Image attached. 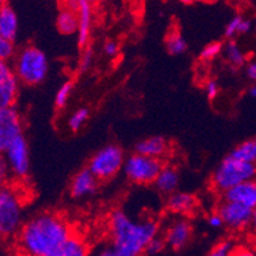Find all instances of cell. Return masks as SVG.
<instances>
[{
    "label": "cell",
    "mask_w": 256,
    "mask_h": 256,
    "mask_svg": "<svg viewBox=\"0 0 256 256\" xmlns=\"http://www.w3.org/2000/svg\"><path fill=\"white\" fill-rule=\"evenodd\" d=\"M70 237V228L62 217L50 213L37 214L18 232V252L22 256L50 255Z\"/></svg>",
    "instance_id": "obj_1"
},
{
    "label": "cell",
    "mask_w": 256,
    "mask_h": 256,
    "mask_svg": "<svg viewBox=\"0 0 256 256\" xmlns=\"http://www.w3.org/2000/svg\"><path fill=\"white\" fill-rule=\"evenodd\" d=\"M158 230L154 220L136 222L122 210H114L110 216L111 246L118 256H143Z\"/></svg>",
    "instance_id": "obj_2"
},
{
    "label": "cell",
    "mask_w": 256,
    "mask_h": 256,
    "mask_svg": "<svg viewBox=\"0 0 256 256\" xmlns=\"http://www.w3.org/2000/svg\"><path fill=\"white\" fill-rule=\"evenodd\" d=\"M256 176V166L232 157L231 154L218 164L212 174L213 188L224 194L230 188L246 181L254 180Z\"/></svg>",
    "instance_id": "obj_3"
},
{
    "label": "cell",
    "mask_w": 256,
    "mask_h": 256,
    "mask_svg": "<svg viewBox=\"0 0 256 256\" xmlns=\"http://www.w3.org/2000/svg\"><path fill=\"white\" fill-rule=\"evenodd\" d=\"M48 72V58L40 48L34 46H27L17 54L14 62V73L24 84H40L45 80Z\"/></svg>",
    "instance_id": "obj_4"
},
{
    "label": "cell",
    "mask_w": 256,
    "mask_h": 256,
    "mask_svg": "<svg viewBox=\"0 0 256 256\" xmlns=\"http://www.w3.org/2000/svg\"><path fill=\"white\" fill-rule=\"evenodd\" d=\"M125 160L124 152L120 146L108 144L90 158L88 168L97 180H108L124 167Z\"/></svg>",
    "instance_id": "obj_5"
},
{
    "label": "cell",
    "mask_w": 256,
    "mask_h": 256,
    "mask_svg": "<svg viewBox=\"0 0 256 256\" xmlns=\"http://www.w3.org/2000/svg\"><path fill=\"white\" fill-rule=\"evenodd\" d=\"M160 160L146 157L136 153L126 158L124 164V172L132 182L150 184L157 180L158 174L164 168Z\"/></svg>",
    "instance_id": "obj_6"
},
{
    "label": "cell",
    "mask_w": 256,
    "mask_h": 256,
    "mask_svg": "<svg viewBox=\"0 0 256 256\" xmlns=\"http://www.w3.org/2000/svg\"><path fill=\"white\" fill-rule=\"evenodd\" d=\"M22 223V206L17 195L9 188L0 192V231L6 236L16 234Z\"/></svg>",
    "instance_id": "obj_7"
},
{
    "label": "cell",
    "mask_w": 256,
    "mask_h": 256,
    "mask_svg": "<svg viewBox=\"0 0 256 256\" xmlns=\"http://www.w3.org/2000/svg\"><path fill=\"white\" fill-rule=\"evenodd\" d=\"M6 164L17 178H24L30 171V150L27 140L23 136L8 144L3 150Z\"/></svg>",
    "instance_id": "obj_8"
},
{
    "label": "cell",
    "mask_w": 256,
    "mask_h": 256,
    "mask_svg": "<svg viewBox=\"0 0 256 256\" xmlns=\"http://www.w3.org/2000/svg\"><path fill=\"white\" fill-rule=\"evenodd\" d=\"M217 213L222 217L223 223L228 228L242 230V228H246L251 224L254 209L248 208L242 204L234 203V202L223 200Z\"/></svg>",
    "instance_id": "obj_9"
},
{
    "label": "cell",
    "mask_w": 256,
    "mask_h": 256,
    "mask_svg": "<svg viewBox=\"0 0 256 256\" xmlns=\"http://www.w3.org/2000/svg\"><path fill=\"white\" fill-rule=\"evenodd\" d=\"M20 136H23L22 122L18 111L14 107L0 108V150H6L9 143Z\"/></svg>",
    "instance_id": "obj_10"
},
{
    "label": "cell",
    "mask_w": 256,
    "mask_h": 256,
    "mask_svg": "<svg viewBox=\"0 0 256 256\" xmlns=\"http://www.w3.org/2000/svg\"><path fill=\"white\" fill-rule=\"evenodd\" d=\"M18 80L14 70L6 62H0V108L13 107L18 94Z\"/></svg>",
    "instance_id": "obj_11"
},
{
    "label": "cell",
    "mask_w": 256,
    "mask_h": 256,
    "mask_svg": "<svg viewBox=\"0 0 256 256\" xmlns=\"http://www.w3.org/2000/svg\"><path fill=\"white\" fill-rule=\"evenodd\" d=\"M192 234V224L186 220H176L170 224L168 230L166 231L164 241L170 248L174 250H181L188 244Z\"/></svg>",
    "instance_id": "obj_12"
},
{
    "label": "cell",
    "mask_w": 256,
    "mask_h": 256,
    "mask_svg": "<svg viewBox=\"0 0 256 256\" xmlns=\"http://www.w3.org/2000/svg\"><path fill=\"white\" fill-rule=\"evenodd\" d=\"M224 200L242 204L250 209L256 208V180L246 181L226 192Z\"/></svg>",
    "instance_id": "obj_13"
},
{
    "label": "cell",
    "mask_w": 256,
    "mask_h": 256,
    "mask_svg": "<svg viewBox=\"0 0 256 256\" xmlns=\"http://www.w3.org/2000/svg\"><path fill=\"white\" fill-rule=\"evenodd\" d=\"M96 176L90 171V168H83L74 176L70 184V195L73 198H84L92 195L97 188Z\"/></svg>",
    "instance_id": "obj_14"
},
{
    "label": "cell",
    "mask_w": 256,
    "mask_h": 256,
    "mask_svg": "<svg viewBox=\"0 0 256 256\" xmlns=\"http://www.w3.org/2000/svg\"><path fill=\"white\" fill-rule=\"evenodd\" d=\"M167 152H168V143L164 136H150L140 140L136 146V153L157 160L164 157Z\"/></svg>",
    "instance_id": "obj_15"
},
{
    "label": "cell",
    "mask_w": 256,
    "mask_h": 256,
    "mask_svg": "<svg viewBox=\"0 0 256 256\" xmlns=\"http://www.w3.org/2000/svg\"><path fill=\"white\" fill-rule=\"evenodd\" d=\"M18 32V17L9 4H2L0 9V37L13 41Z\"/></svg>",
    "instance_id": "obj_16"
},
{
    "label": "cell",
    "mask_w": 256,
    "mask_h": 256,
    "mask_svg": "<svg viewBox=\"0 0 256 256\" xmlns=\"http://www.w3.org/2000/svg\"><path fill=\"white\" fill-rule=\"evenodd\" d=\"M78 18V45L80 48H84L90 40V23H92V4L87 0H79Z\"/></svg>",
    "instance_id": "obj_17"
},
{
    "label": "cell",
    "mask_w": 256,
    "mask_h": 256,
    "mask_svg": "<svg viewBox=\"0 0 256 256\" xmlns=\"http://www.w3.org/2000/svg\"><path fill=\"white\" fill-rule=\"evenodd\" d=\"M178 182H180V176L178 170L171 166H164L158 174L157 180L154 181V185L160 192L171 195L176 192Z\"/></svg>",
    "instance_id": "obj_18"
},
{
    "label": "cell",
    "mask_w": 256,
    "mask_h": 256,
    "mask_svg": "<svg viewBox=\"0 0 256 256\" xmlns=\"http://www.w3.org/2000/svg\"><path fill=\"white\" fill-rule=\"evenodd\" d=\"M196 204L194 195L184 192H176L174 194L168 195L166 202V206L172 213H188L192 210V208Z\"/></svg>",
    "instance_id": "obj_19"
},
{
    "label": "cell",
    "mask_w": 256,
    "mask_h": 256,
    "mask_svg": "<svg viewBox=\"0 0 256 256\" xmlns=\"http://www.w3.org/2000/svg\"><path fill=\"white\" fill-rule=\"evenodd\" d=\"M46 256H90V251L82 238L72 236L56 251Z\"/></svg>",
    "instance_id": "obj_20"
},
{
    "label": "cell",
    "mask_w": 256,
    "mask_h": 256,
    "mask_svg": "<svg viewBox=\"0 0 256 256\" xmlns=\"http://www.w3.org/2000/svg\"><path fill=\"white\" fill-rule=\"evenodd\" d=\"M56 27L60 34H73L78 32L79 28V18L76 12L70 10L68 8H62L59 12L56 18Z\"/></svg>",
    "instance_id": "obj_21"
},
{
    "label": "cell",
    "mask_w": 256,
    "mask_h": 256,
    "mask_svg": "<svg viewBox=\"0 0 256 256\" xmlns=\"http://www.w3.org/2000/svg\"><path fill=\"white\" fill-rule=\"evenodd\" d=\"M232 157L237 158L240 160L252 164L256 166V138L246 140L237 146L231 152Z\"/></svg>",
    "instance_id": "obj_22"
},
{
    "label": "cell",
    "mask_w": 256,
    "mask_h": 256,
    "mask_svg": "<svg viewBox=\"0 0 256 256\" xmlns=\"http://www.w3.org/2000/svg\"><path fill=\"white\" fill-rule=\"evenodd\" d=\"M166 48L171 55H181L188 48V44L180 32L172 31L166 38Z\"/></svg>",
    "instance_id": "obj_23"
},
{
    "label": "cell",
    "mask_w": 256,
    "mask_h": 256,
    "mask_svg": "<svg viewBox=\"0 0 256 256\" xmlns=\"http://www.w3.org/2000/svg\"><path fill=\"white\" fill-rule=\"evenodd\" d=\"M224 54L226 59H227L230 64L234 65V66H242V65L245 64L246 55L234 41H230L227 44L224 48Z\"/></svg>",
    "instance_id": "obj_24"
},
{
    "label": "cell",
    "mask_w": 256,
    "mask_h": 256,
    "mask_svg": "<svg viewBox=\"0 0 256 256\" xmlns=\"http://www.w3.org/2000/svg\"><path fill=\"white\" fill-rule=\"evenodd\" d=\"M88 118H90V111H88V108H79L68 120V126L70 128L72 132H78L86 124V121L88 120Z\"/></svg>",
    "instance_id": "obj_25"
},
{
    "label": "cell",
    "mask_w": 256,
    "mask_h": 256,
    "mask_svg": "<svg viewBox=\"0 0 256 256\" xmlns=\"http://www.w3.org/2000/svg\"><path fill=\"white\" fill-rule=\"evenodd\" d=\"M72 90H73V82H70V80L65 82L56 92V96H55V106L62 108V107H64L65 104H68Z\"/></svg>",
    "instance_id": "obj_26"
},
{
    "label": "cell",
    "mask_w": 256,
    "mask_h": 256,
    "mask_svg": "<svg viewBox=\"0 0 256 256\" xmlns=\"http://www.w3.org/2000/svg\"><path fill=\"white\" fill-rule=\"evenodd\" d=\"M222 52V44L220 42H212L206 45L200 52V59L203 60H213Z\"/></svg>",
    "instance_id": "obj_27"
},
{
    "label": "cell",
    "mask_w": 256,
    "mask_h": 256,
    "mask_svg": "<svg viewBox=\"0 0 256 256\" xmlns=\"http://www.w3.org/2000/svg\"><path fill=\"white\" fill-rule=\"evenodd\" d=\"M234 248V245L232 241H222L208 254V256H231Z\"/></svg>",
    "instance_id": "obj_28"
},
{
    "label": "cell",
    "mask_w": 256,
    "mask_h": 256,
    "mask_svg": "<svg viewBox=\"0 0 256 256\" xmlns=\"http://www.w3.org/2000/svg\"><path fill=\"white\" fill-rule=\"evenodd\" d=\"M14 55V45L13 41L0 38V59L2 62H6Z\"/></svg>",
    "instance_id": "obj_29"
},
{
    "label": "cell",
    "mask_w": 256,
    "mask_h": 256,
    "mask_svg": "<svg viewBox=\"0 0 256 256\" xmlns=\"http://www.w3.org/2000/svg\"><path fill=\"white\" fill-rule=\"evenodd\" d=\"M242 20H244V17H241V16H236V17L232 18V20L228 22V24L226 26L224 36L228 37V38H232L234 34H238L240 24H241Z\"/></svg>",
    "instance_id": "obj_30"
},
{
    "label": "cell",
    "mask_w": 256,
    "mask_h": 256,
    "mask_svg": "<svg viewBox=\"0 0 256 256\" xmlns=\"http://www.w3.org/2000/svg\"><path fill=\"white\" fill-rule=\"evenodd\" d=\"M166 245L167 244L166 241H164V238H160V236L154 237V238L150 241V245H148V248H146V255H157V254H160V251L164 250Z\"/></svg>",
    "instance_id": "obj_31"
},
{
    "label": "cell",
    "mask_w": 256,
    "mask_h": 256,
    "mask_svg": "<svg viewBox=\"0 0 256 256\" xmlns=\"http://www.w3.org/2000/svg\"><path fill=\"white\" fill-rule=\"evenodd\" d=\"M93 62V50L90 48H86L82 54L80 62H79V72H87Z\"/></svg>",
    "instance_id": "obj_32"
},
{
    "label": "cell",
    "mask_w": 256,
    "mask_h": 256,
    "mask_svg": "<svg viewBox=\"0 0 256 256\" xmlns=\"http://www.w3.org/2000/svg\"><path fill=\"white\" fill-rule=\"evenodd\" d=\"M231 256H256V254L255 251L251 250L250 248H246V246H234Z\"/></svg>",
    "instance_id": "obj_33"
},
{
    "label": "cell",
    "mask_w": 256,
    "mask_h": 256,
    "mask_svg": "<svg viewBox=\"0 0 256 256\" xmlns=\"http://www.w3.org/2000/svg\"><path fill=\"white\" fill-rule=\"evenodd\" d=\"M206 92L208 98L214 100L217 97L218 92H220V87H218L217 82H214V80H209L206 86Z\"/></svg>",
    "instance_id": "obj_34"
},
{
    "label": "cell",
    "mask_w": 256,
    "mask_h": 256,
    "mask_svg": "<svg viewBox=\"0 0 256 256\" xmlns=\"http://www.w3.org/2000/svg\"><path fill=\"white\" fill-rule=\"evenodd\" d=\"M208 224L212 228H216V230H218V228H220L222 226H224V223H223V220L220 214L213 213L210 217L208 218Z\"/></svg>",
    "instance_id": "obj_35"
},
{
    "label": "cell",
    "mask_w": 256,
    "mask_h": 256,
    "mask_svg": "<svg viewBox=\"0 0 256 256\" xmlns=\"http://www.w3.org/2000/svg\"><path fill=\"white\" fill-rule=\"evenodd\" d=\"M104 52L107 54V55H110V56H114V55H116L118 51V44L115 42V41H112V40H110V41H107L106 44H104Z\"/></svg>",
    "instance_id": "obj_36"
},
{
    "label": "cell",
    "mask_w": 256,
    "mask_h": 256,
    "mask_svg": "<svg viewBox=\"0 0 256 256\" xmlns=\"http://www.w3.org/2000/svg\"><path fill=\"white\" fill-rule=\"evenodd\" d=\"M96 256H118V255H116L112 246H106V248H102L101 250L97 252Z\"/></svg>",
    "instance_id": "obj_37"
},
{
    "label": "cell",
    "mask_w": 256,
    "mask_h": 256,
    "mask_svg": "<svg viewBox=\"0 0 256 256\" xmlns=\"http://www.w3.org/2000/svg\"><path fill=\"white\" fill-rule=\"evenodd\" d=\"M250 30H251V20L244 18V20H242V22H241V24H240L238 34H248Z\"/></svg>",
    "instance_id": "obj_38"
},
{
    "label": "cell",
    "mask_w": 256,
    "mask_h": 256,
    "mask_svg": "<svg viewBox=\"0 0 256 256\" xmlns=\"http://www.w3.org/2000/svg\"><path fill=\"white\" fill-rule=\"evenodd\" d=\"M246 73H248V78L252 79V80H256V62H251V64L248 65Z\"/></svg>",
    "instance_id": "obj_39"
},
{
    "label": "cell",
    "mask_w": 256,
    "mask_h": 256,
    "mask_svg": "<svg viewBox=\"0 0 256 256\" xmlns=\"http://www.w3.org/2000/svg\"><path fill=\"white\" fill-rule=\"evenodd\" d=\"M251 228H252L254 234H256V208L254 209V213H252V220H251Z\"/></svg>",
    "instance_id": "obj_40"
},
{
    "label": "cell",
    "mask_w": 256,
    "mask_h": 256,
    "mask_svg": "<svg viewBox=\"0 0 256 256\" xmlns=\"http://www.w3.org/2000/svg\"><path fill=\"white\" fill-rule=\"evenodd\" d=\"M248 94H250V96L252 97V98H256V84L252 86V87H251L250 90H248Z\"/></svg>",
    "instance_id": "obj_41"
}]
</instances>
